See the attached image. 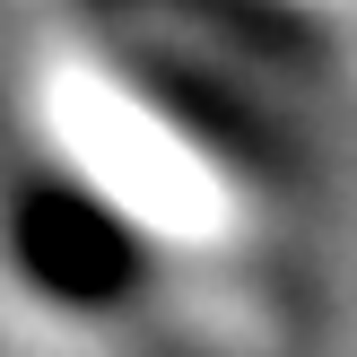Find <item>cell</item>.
I'll use <instances>...</instances> for the list:
<instances>
[{"label":"cell","mask_w":357,"mask_h":357,"mask_svg":"<svg viewBox=\"0 0 357 357\" xmlns=\"http://www.w3.org/2000/svg\"><path fill=\"white\" fill-rule=\"evenodd\" d=\"M17 253H26V271L44 279L52 296H70V305H105V296H122V279L139 271V244L122 236L96 201H79V192H35V201L17 209Z\"/></svg>","instance_id":"6da1fadb"}]
</instances>
